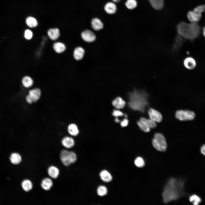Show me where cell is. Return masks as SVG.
<instances>
[{
	"label": "cell",
	"mask_w": 205,
	"mask_h": 205,
	"mask_svg": "<svg viewBox=\"0 0 205 205\" xmlns=\"http://www.w3.org/2000/svg\"><path fill=\"white\" fill-rule=\"evenodd\" d=\"M202 33L204 36L205 37V26L203 28Z\"/></svg>",
	"instance_id": "obj_39"
},
{
	"label": "cell",
	"mask_w": 205,
	"mask_h": 205,
	"mask_svg": "<svg viewBox=\"0 0 205 205\" xmlns=\"http://www.w3.org/2000/svg\"><path fill=\"white\" fill-rule=\"evenodd\" d=\"M147 119L144 117H141L137 122V124L141 130L144 132H148L150 131V128L147 122Z\"/></svg>",
	"instance_id": "obj_19"
},
{
	"label": "cell",
	"mask_w": 205,
	"mask_h": 205,
	"mask_svg": "<svg viewBox=\"0 0 205 205\" xmlns=\"http://www.w3.org/2000/svg\"><path fill=\"white\" fill-rule=\"evenodd\" d=\"M33 83L32 79L28 76L24 77L22 80V83L23 86L26 88L32 87L33 84Z\"/></svg>",
	"instance_id": "obj_28"
},
{
	"label": "cell",
	"mask_w": 205,
	"mask_h": 205,
	"mask_svg": "<svg viewBox=\"0 0 205 205\" xmlns=\"http://www.w3.org/2000/svg\"><path fill=\"white\" fill-rule=\"evenodd\" d=\"M127 118L125 117L122 121L120 122L121 126L123 127L127 126L128 124V120Z\"/></svg>",
	"instance_id": "obj_37"
},
{
	"label": "cell",
	"mask_w": 205,
	"mask_h": 205,
	"mask_svg": "<svg viewBox=\"0 0 205 205\" xmlns=\"http://www.w3.org/2000/svg\"><path fill=\"white\" fill-rule=\"evenodd\" d=\"M177 36L184 41L189 40L193 41L198 38L200 34L201 27L198 22L187 23L182 21L177 26Z\"/></svg>",
	"instance_id": "obj_1"
},
{
	"label": "cell",
	"mask_w": 205,
	"mask_h": 205,
	"mask_svg": "<svg viewBox=\"0 0 205 205\" xmlns=\"http://www.w3.org/2000/svg\"><path fill=\"white\" fill-rule=\"evenodd\" d=\"M187 17L188 20L191 22H198L202 17V14L192 11L188 12Z\"/></svg>",
	"instance_id": "obj_17"
},
{
	"label": "cell",
	"mask_w": 205,
	"mask_h": 205,
	"mask_svg": "<svg viewBox=\"0 0 205 205\" xmlns=\"http://www.w3.org/2000/svg\"><path fill=\"white\" fill-rule=\"evenodd\" d=\"M151 6L155 9L160 10L164 6L163 0H148Z\"/></svg>",
	"instance_id": "obj_23"
},
{
	"label": "cell",
	"mask_w": 205,
	"mask_h": 205,
	"mask_svg": "<svg viewBox=\"0 0 205 205\" xmlns=\"http://www.w3.org/2000/svg\"><path fill=\"white\" fill-rule=\"evenodd\" d=\"M47 34L50 38L53 40H57L60 35V30L57 28L49 29L48 31Z\"/></svg>",
	"instance_id": "obj_21"
},
{
	"label": "cell",
	"mask_w": 205,
	"mask_h": 205,
	"mask_svg": "<svg viewBox=\"0 0 205 205\" xmlns=\"http://www.w3.org/2000/svg\"><path fill=\"white\" fill-rule=\"evenodd\" d=\"M152 144L154 148L157 150L164 151L166 150L167 144L165 139L160 133H157L154 134Z\"/></svg>",
	"instance_id": "obj_5"
},
{
	"label": "cell",
	"mask_w": 205,
	"mask_h": 205,
	"mask_svg": "<svg viewBox=\"0 0 205 205\" xmlns=\"http://www.w3.org/2000/svg\"><path fill=\"white\" fill-rule=\"evenodd\" d=\"M33 35L32 32L29 29L26 30L24 32V37L27 40L31 39L33 37Z\"/></svg>",
	"instance_id": "obj_33"
},
{
	"label": "cell",
	"mask_w": 205,
	"mask_h": 205,
	"mask_svg": "<svg viewBox=\"0 0 205 205\" xmlns=\"http://www.w3.org/2000/svg\"><path fill=\"white\" fill-rule=\"evenodd\" d=\"M183 63L184 67L188 70L193 69L196 66V62L195 60L191 57L185 58L184 60Z\"/></svg>",
	"instance_id": "obj_16"
},
{
	"label": "cell",
	"mask_w": 205,
	"mask_h": 205,
	"mask_svg": "<svg viewBox=\"0 0 205 205\" xmlns=\"http://www.w3.org/2000/svg\"><path fill=\"white\" fill-rule=\"evenodd\" d=\"M137 3L136 0H127L125 3L126 7L129 9H132L137 6Z\"/></svg>",
	"instance_id": "obj_30"
},
{
	"label": "cell",
	"mask_w": 205,
	"mask_h": 205,
	"mask_svg": "<svg viewBox=\"0 0 205 205\" xmlns=\"http://www.w3.org/2000/svg\"><path fill=\"white\" fill-rule=\"evenodd\" d=\"M150 118L156 122L159 123L162 120V116L161 113L158 111L153 108H149L148 111Z\"/></svg>",
	"instance_id": "obj_12"
},
{
	"label": "cell",
	"mask_w": 205,
	"mask_h": 205,
	"mask_svg": "<svg viewBox=\"0 0 205 205\" xmlns=\"http://www.w3.org/2000/svg\"><path fill=\"white\" fill-rule=\"evenodd\" d=\"M67 130L69 135L73 137L77 136L79 132L78 126L76 124L73 123H70L68 124Z\"/></svg>",
	"instance_id": "obj_15"
},
{
	"label": "cell",
	"mask_w": 205,
	"mask_h": 205,
	"mask_svg": "<svg viewBox=\"0 0 205 205\" xmlns=\"http://www.w3.org/2000/svg\"><path fill=\"white\" fill-rule=\"evenodd\" d=\"M147 122L150 128H154L157 126L156 122L150 118L147 119Z\"/></svg>",
	"instance_id": "obj_36"
},
{
	"label": "cell",
	"mask_w": 205,
	"mask_h": 205,
	"mask_svg": "<svg viewBox=\"0 0 205 205\" xmlns=\"http://www.w3.org/2000/svg\"><path fill=\"white\" fill-rule=\"evenodd\" d=\"M200 151L201 153L205 156V145H203L201 148Z\"/></svg>",
	"instance_id": "obj_38"
},
{
	"label": "cell",
	"mask_w": 205,
	"mask_h": 205,
	"mask_svg": "<svg viewBox=\"0 0 205 205\" xmlns=\"http://www.w3.org/2000/svg\"><path fill=\"white\" fill-rule=\"evenodd\" d=\"M113 2L116 3L119 2L121 0H112Z\"/></svg>",
	"instance_id": "obj_40"
},
{
	"label": "cell",
	"mask_w": 205,
	"mask_h": 205,
	"mask_svg": "<svg viewBox=\"0 0 205 205\" xmlns=\"http://www.w3.org/2000/svg\"><path fill=\"white\" fill-rule=\"evenodd\" d=\"M92 28L95 30H99L103 28V24L100 20L97 18L92 19L91 21Z\"/></svg>",
	"instance_id": "obj_25"
},
{
	"label": "cell",
	"mask_w": 205,
	"mask_h": 205,
	"mask_svg": "<svg viewBox=\"0 0 205 205\" xmlns=\"http://www.w3.org/2000/svg\"><path fill=\"white\" fill-rule=\"evenodd\" d=\"M52 179L49 177L43 178L41 181L40 186L41 188L45 191H50L54 186Z\"/></svg>",
	"instance_id": "obj_11"
},
{
	"label": "cell",
	"mask_w": 205,
	"mask_h": 205,
	"mask_svg": "<svg viewBox=\"0 0 205 205\" xmlns=\"http://www.w3.org/2000/svg\"><path fill=\"white\" fill-rule=\"evenodd\" d=\"M47 172L48 176L54 180L58 179L60 173L59 168L54 165H51L48 167Z\"/></svg>",
	"instance_id": "obj_10"
},
{
	"label": "cell",
	"mask_w": 205,
	"mask_h": 205,
	"mask_svg": "<svg viewBox=\"0 0 205 205\" xmlns=\"http://www.w3.org/2000/svg\"><path fill=\"white\" fill-rule=\"evenodd\" d=\"M175 117L181 121L192 120L194 119L195 114L192 111L188 110H177L175 115Z\"/></svg>",
	"instance_id": "obj_7"
},
{
	"label": "cell",
	"mask_w": 205,
	"mask_h": 205,
	"mask_svg": "<svg viewBox=\"0 0 205 205\" xmlns=\"http://www.w3.org/2000/svg\"><path fill=\"white\" fill-rule=\"evenodd\" d=\"M104 9L108 14H113L116 12V7L114 3L109 2L105 4L104 6Z\"/></svg>",
	"instance_id": "obj_27"
},
{
	"label": "cell",
	"mask_w": 205,
	"mask_h": 205,
	"mask_svg": "<svg viewBox=\"0 0 205 205\" xmlns=\"http://www.w3.org/2000/svg\"><path fill=\"white\" fill-rule=\"evenodd\" d=\"M85 54L84 49L81 47H78L75 48L73 52V56L77 60H81L83 58Z\"/></svg>",
	"instance_id": "obj_22"
},
{
	"label": "cell",
	"mask_w": 205,
	"mask_h": 205,
	"mask_svg": "<svg viewBox=\"0 0 205 205\" xmlns=\"http://www.w3.org/2000/svg\"><path fill=\"white\" fill-rule=\"evenodd\" d=\"M96 192L99 197L101 198H103L106 196L108 193V187L104 184H100L97 188Z\"/></svg>",
	"instance_id": "obj_14"
},
{
	"label": "cell",
	"mask_w": 205,
	"mask_h": 205,
	"mask_svg": "<svg viewBox=\"0 0 205 205\" xmlns=\"http://www.w3.org/2000/svg\"><path fill=\"white\" fill-rule=\"evenodd\" d=\"M189 200L191 202H192L194 205H197L201 202V200L198 196L194 194L190 197Z\"/></svg>",
	"instance_id": "obj_31"
},
{
	"label": "cell",
	"mask_w": 205,
	"mask_h": 205,
	"mask_svg": "<svg viewBox=\"0 0 205 205\" xmlns=\"http://www.w3.org/2000/svg\"><path fill=\"white\" fill-rule=\"evenodd\" d=\"M193 10L199 13L202 14L205 11V5H199L195 7Z\"/></svg>",
	"instance_id": "obj_35"
},
{
	"label": "cell",
	"mask_w": 205,
	"mask_h": 205,
	"mask_svg": "<svg viewBox=\"0 0 205 205\" xmlns=\"http://www.w3.org/2000/svg\"><path fill=\"white\" fill-rule=\"evenodd\" d=\"M112 114L115 117V118H118V117L122 116L124 115L123 113L118 109L114 110Z\"/></svg>",
	"instance_id": "obj_34"
},
{
	"label": "cell",
	"mask_w": 205,
	"mask_h": 205,
	"mask_svg": "<svg viewBox=\"0 0 205 205\" xmlns=\"http://www.w3.org/2000/svg\"><path fill=\"white\" fill-rule=\"evenodd\" d=\"M135 165L138 167H142L145 165L144 161L143 159L141 157H138L134 161Z\"/></svg>",
	"instance_id": "obj_32"
},
{
	"label": "cell",
	"mask_w": 205,
	"mask_h": 205,
	"mask_svg": "<svg viewBox=\"0 0 205 205\" xmlns=\"http://www.w3.org/2000/svg\"><path fill=\"white\" fill-rule=\"evenodd\" d=\"M61 144L64 148L69 149L74 147L75 141L73 137L70 135H65L61 139Z\"/></svg>",
	"instance_id": "obj_9"
},
{
	"label": "cell",
	"mask_w": 205,
	"mask_h": 205,
	"mask_svg": "<svg viewBox=\"0 0 205 205\" xmlns=\"http://www.w3.org/2000/svg\"><path fill=\"white\" fill-rule=\"evenodd\" d=\"M53 48L54 51L58 53L63 52L66 49L64 44L60 42H55L53 45Z\"/></svg>",
	"instance_id": "obj_26"
},
{
	"label": "cell",
	"mask_w": 205,
	"mask_h": 205,
	"mask_svg": "<svg viewBox=\"0 0 205 205\" xmlns=\"http://www.w3.org/2000/svg\"><path fill=\"white\" fill-rule=\"evenodd\" d=\"M41 96V90L39 88H35L28 91L25 99L28 104H32L37 102L40 99Z\"/></svg>",
	"instance_id": "obj_6"
},
{
	"label": "cell",
	"mask_w": 205,
	"mask_h": 205,
	"mask_svg": "<svg viewBox=\"0 0 205 205\" xmlns=\"http://www.w3.org/2000/svg\"><path fill=\"white\" fill-rule=\"evenodd\" d=\"M59 158L62 164L67 167L75 164L78 159L77 155L74 151L65 148L60 151Z\"/></svg>",
	"instance_id": "obj_4"
},
{
	"label": "cell",
	"mask_w": 205,
	"mask_h": 205,
	"mask_svg": "<svg viewBox=\"0 0 205 205\" xmlns=\"http://www.w3.org/2000/svg\"><path fill=\"white\" fill-rule=\"evenodd\" d=\"M81 37L85 41L91 42H93L96 39V36L94 33L90 30H86L81 34Z\"/></svg>",
	"instance_id": "obj_13"
},
{
	"label": "cell",
	"mask_w": 205,
	"mask_h": 205,
	"mask_svg": "<svg viewBox=\"0 0 205 205\" xmlns=\"http://www.w3.org/2000/svg\"><path fill=\"white\" fill-rule=\"evenodd\" d=\"M112 104L116 109H120L125 107L126 102L122 98L118 97L113 100Z\"/></svg>",
	"instance_id": "obj_20"
},
{
	"label": "cell",
	"mask_w": 205,
	"mask_h": 205,
	"mask_svg": "<svg viewBox=\"0 0 205 205\" xmlns=\"http://www.w3.org/2000/svg\"><path fill=\"white\" fill-rule=\"evenodd\" d=\"M99 177L103 184H107L111 182L113 180V176L108 170L103 169L99 172Z\"/></svg>",
	"instance_id": "obj_8"
},
{
	"label": "cell",
	"mask_w": 205,
	"mask_h": 205,
	"mask_svg": "<svg viewBox=\"0 0 205 205\" xmlns=\"http://www.w3.org/2000/svg\"><path fill=\"white\" fill-rule=\"evenodd\" d=\"M26 22L27 25L30 28L35 27L38 24L37 20L32 17H28L26 19Z\"/></svg>",
	"instance_id": "obj_29"
},
{
	"label": "cell",
	"mask_w": 205,
	"mask_h": 205,
	"mask_svg": "<svg viewBox=\"0 0 205 205\" xmlns=\"http://www.w3.org/2000/svg\"><path fill=\"white\" fill-rule=\"evenodd\" d=\"M11 162L15 165L20 164L22 161V158L21 155L17 153H12L10 157Z\"/></svg>",
	"instance_id": "obj_24"
},
{
	"label": "cell",
	"mask_w": 205,
	"mask_h": 205,
	"mask_svg": "<svg viewBox=\"0 0 205 205\" xmlns=\"http://www.w3.org/2000/svg\"><path fill=\"white\" fill-rule=\"evenodd\" d=\"M183 185L184 183L181 180L173 178L169 179L162 194L164 203L176 200L182 196Z\"/></svg>",
	"instance_id": "obj_2"
},
{
	"label": "cell",
	"mask_w": 205,
	"mask_h": 205,
	"mask_svg": "<svg viewBox=\"0 0 205 205\" xmlns=\"http://www.w3.org/2000/svg\"><path fill=\"white\" fill-rule=\"evenodd\" d=\"M146 93L143 91L134 90L129 94V106L132 109L144 112L148 105Z\"/></svg>",
	"instance_id": "obj_3"
},
{
	"label": "cell",
	"mask_w": 205,
	"mask_h": 205,
	"mask_svg": "<svg viewBox=\"0 0 205 205\" xmlns=\"http://www.w3.org/2000/svg\"><path fill=\"white\" fill-rule=\"evenodd\" d=\"M21 186L24 191L28 192L31 191L33 189L34 184L30 179H26L22 181L21 183Z\"/></svg>",
	"instance_id": "obj_18"
}]
</instances>
